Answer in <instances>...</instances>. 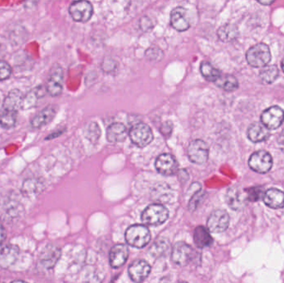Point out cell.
<instances>
[{"instance_id": "6da1fadb", "label": "cell", "mask_w": 284, "mask_h": 283, "mask_svg": "<svg viewBox=\"0 0 284 283\" xmlns=\"http://www.w3.org/2000/svg\"><path fill=\"white\" fill-rule=\"evenodd\" d=\"M125 240L130 246L142 248L148 244L151 240V233L144 225L136 224L128 228L125 232Z\"/></svg>"}, {"instance_id": "7a4b0ae2", "label": "cell", "mask_w": 284, "mask_h": 283, "mask_svg": "<svg viewBox=\"0 0 284 283\" xmlns=\"http://www.w3.org/2000/svg\"><path fill=\"white\" fill-rule=\"evenodd\" d=\"M246 58L248 64L253 68L266 67L271 60V53L268 45L258 43L248 50Z\"/></svg>"}, {"instance_id": "3957f363", "label": "cell", "mask_w": 284, "mask_h": 283, "mask_svg": "<svg viewBox=\"0 0 284 283\" xmlns=\"http://www.w3.org/2000/svg\"><path fill=\"white\" fill-rule=\"evenodd\" d=\"M169 217V212L162 204L154 203L148 206L141 214V220L147 225H160Z\"/></svg>"}, {"instance_id": "277c9868", "label": "cell", "mask_w": 284, "mask_h": 283, "mask_svg": "<svg viewBox=\"0 0 284 283\" xmlns=\"http://www.w3.org/2000/svg\"><path fill=\"white\" fill-rule=\"evenodd\" d=\"M129 136L132 143L141 148L148 146L154 139L151 127L142 122L136 124L130 129Z\"/></svg>"}, {"instance_id": "5b68a950", "label": "cell", "mask_w": 284, "mask_h": 283, "mask_svg": "<svg viewBox=\"0 0 284 283\" xmlns=\"http://www.w3.org/2000/svg\"><path fill=\"white\" fill-rule=\"evenodd\" d=\"M188 157L192 163L204 164L209 158V146L200 139L191 141L188 146Z\"/></svg>"}, {"instance_id": "8992f818", "label": "cell", "mask_w": 284, "mask_h": 283, "mask_svg": "<svg viewBox=\"0 0 284 283\" xmlns=\"http://www.w3.org/2000/svg\"><path fill=\"white\" fill-rule=\"evenodd\" d=\"M248 164L253 171L265 174L269 172L273 166V159L270 154L267 151H257L250 156Z\"/></svg>"}, {"instance_id": "52a82bcc", "label": "cell", "mask_w": 284, "mask_h": 283, "mask_svg": "<svg viewBox=\"0 0 284 283\" xmlns=\"http://www.w3.org/2000/svg\"><path fill=\"white\" fill-rule=\"evenodd\" d=\"M69 13L74 21L86 23L93 14V7L87 1H76L69 7Z\"/></svg>"}, {"instance_id": "ba28073f", "label": "cell", "mask_w": 284, "mask_h": 283, "mask_svg": "<svg viewBox=\"0 0 284 283\" xmlns=\"http://www.w3.org/2000/svg\"><path fill=\"white\" fill-rule=\"evenodd\" d=\"M284 121V112L279 107H269L261 116V121L268 130H276Z\"/></svg>"}, {"instance_id": "9c48e42d", "label": "cell", "mask_w": 284, "mask_h": 283, "mask_svg": "<svg viewBox=\"0 0 284 283\" xmlns=\"http://www.w3.org/2000/svg\"><path fill=\"white\" fill-rule=\"evenodd\" d=\"M196 257V252L190 245L180 242L175 245L172 251V260L179 266H186Z\"/></svg>"}, {"instance_id": "30bf717a", "label": "cell", "mask_w": 284, "mask_h": 283, "mask_svg": "<svg viewBox=\"0 0 284 283\" xmlns=\"http://www.w3.org/2000/svg\"><path fill=\"white\" fill-rule=\"evenodd\" d=\"M63 72L59 65H55L52 68L50 77L46 84V91L50 96H58L63 91Z\"/></svg>"}, {"instance_id": "8fae6325", "label": "cell", "mask_w": 284, "mask_h": 283, "mask_svg": "<svg viewBox=\"0 0 284 283\" xmlns=\"http://www.w3.org/2000/svg\"><path fill=\"white\" fill-rule=\"evenodd\" d=\"M230 224V216L224 210L214 211L209 216L207 226L209 231L219 234L225 231Z\"/></svg>"}, {"instance_id": "7c38bea8", "label": "cell", "mask_w": 284, "mask_h": 283, "mask_svg": "<svg viewBox=\"0 0 284 283\" xmlns=\"http://www.w3.org/2000/svg\"><path fill=\"white\" fill-rule=\"evenodd\" d=\"M248 201L247 193L240 188H230L227 192V203L234 210H242L247 206Z\"/></svg>"}, {"instance_id": "4fadbf2b", "label": "cell", "mask_w": 284, "mask_h": 283, "mask_svg": "<svg viewBox=\"0 0 284 283\" xmlns=\"http://www.w3.org/2000/svg\"><path fill=\"white\" fill-rule=\"evenodd\" d=\"M155 165L157 171L165 176L173 175L178 170L177 161L170 154H162L158 156Z\"/></svg>"}, {"instance_id": "5bb4252c", "label": "cell", "mask_w": 284, "mask_h": 283, "mask_svg": "<svg viewBox=\"0 0 284 283\" xmlns=\"http://www.w3.org/2000/svg\"><path fill=\"white\" fill-rule=\"evenodd\" d=\"M130 279L135 283H141L151 273V266L145 260H137L134 262L128 270Z\"/></svg>"}, {"instance_id": "9a60e30c", "label": "cell", "mask_w": 284, "mask_h": 283, "mask_svg": "<svg viewBox=\"0 0 284 283\" xmlns=\"http://www.w3.org/2000/svg\"><path fill=\"white\" fill-rule=\"evenodd\" d=\"M170 24L179 32H185L190 29L191 24L187 16V11L182 7H177L170 13Z\"/></svg>"}, {"instance_id": "2e32d148", "label": "cell", "mask_w": 284, "mask_h": 283, "mask_svg": "<svg viewBox=\"0 0 284 283\" xmlns=\"http://www.w3.org/2000/svg\"><path fill=\"white\" fill-rule=\"evenodd\" d=\"M128 257L129 250L124 244H117L112 247L110 252V263L113 268H118L125 264Z\"/></svg>"}, {"instance_id": "e0dca14e", "label": "cell", "mask_w": 284, "mask_h": 283, "mask_svg": "<svg viewBox=\"0 0 284 283\" xmlns=\"http://www.w3.org/2000/svg\"><path fill=\"white\" fill-rule=\"evenodd\" d=\"M19 255V248L16 245H7L0 252V268H10L15 263Z\"/></svg>"}, {"instance_id": "ac0fdd59", "label": "cell", "mask_w": 284, "mask_h": 283, "mask_svg": "<svg viewBox=\"0 0 284 283\" xmlns=\"http://www.w3.org/2000/svg\"><path fill=\"white\" fill-rule=\"evenodd\" d=\"M61 251L59 248L50 245L46 247L40 255V260L41 264L45 268L50 269L53 268L60 257Z\"/></svg>"}, {"instance_id": "d6986e66", "label": "cell", "mask_w": 284, "mask_h": 283, "mask_svg": "<svg viewBox=\"0 0 284 283\" xmlns=\"http://www.w3.org/2000/svg\"><path fill=\"white\" fill-rule=\"evenodd\" d=\"M263 202L269 208L278 209L284 206V193L277 189H269L263 195Z\"/></svg>"}, {"instance_id": "ffe728a7", "label": "cell", "mask_w": 284, "mask_h": 283, "mask_svg": "<svg viewBox=\"0 0 284 283\" xmlns=\"http://www.w3.org/2000/svg\"><path fill=\"white\" fill-rule=\"evenodd\" d=\"M127 135V129L122 123H113L107 129V139L111 143L122 142Z\"/></svg>"}, {"instance_id": "44dd1931", "label": "cell", "mask_w": 284, "mask_h": 283, "mask_svg": "<svg viewBox=\"0 0 284 283\" xmlns=\"http://www.w3.org/2000/svg\"><path fill=\"white\" fill-rule=\"evenodd\" d=\"M269 131L261 123H253L248 130V137L253 143H259L269 137Z\"/></svg>"}, {"instance_id": "7402d4cb", "label": "cell", "mask_w": 284, "mask_h": 283, "mask_svg": "<svg viewBox=\"0 0 284 283\" xmlns=\"http://www.w3.org/2000/svg\"><path fill=\"white\" fill-rule=\"evenodd\" d=\"M24 96L21 91L18 89H14L8 94L3 102V110L11 111V112H18V110L22 107Z\"/></svg>"}, {"instance_id": "603a6c76", "label": "cell", "mask_w": 284, "mask_h": 283, "mask_svg": "<svg viewBox=\"0 0 284 283\" xmlns=\"http://www.w3.org/2000/svg\"><path fill=\"white\" fill-rule=\"evenodd\" d=\"M56 115V111L52 107H47L34 117L32 120V125L34 128H41L52 121Z\"/></svg>"}, {"instance_id": "cb8c5ba5", "label": "cell", "mask_w": 284, "mask_h": 283, "mask_svg": "<svg viewBox=\"0 0 284 283\" xmlns=\"http://www.w3.org/2000/svg\"><path fill=\"white\" fill-rule=\"evenodd\" d=\"M194 240L196 246L200 248L209 247L213 243V239L209 234V230L202 226L196 228L194 234Z\"/></svg>"}, {"instance_id": "d4e9b609", "label": "cell", "mask_w": 284, "mask_h": 283, "mask_svg": "<svg viewBox=\"0 0 284 283\" xmlns=\"http://www.w3.org/2000/svg\"><path fill=\"white\" fill-rule=\"evenodd\" d=\"M45 89L42 86H38L33 91H29L24 96L22 102V109L27 110L34 107L36 105L38 100L40 97L44 96Z\"/></svg>"}, {"instance_id": "484cf974", "label": "cell", "mask_w": 284, "mask_h": 283, "mask_svg": "<svg viewBox=\"0 0 284 283\" xmlns=\"http://www.w3.org/2000/svg\"><path fill=\"white\" fill-rule=\"evenodd\" d=\"M239 35L237 27L234 24H224L218 30L219 39L224 42H232Z\"/></svg>"}, {"instance_id": "4316f807", "label": "cell", "mask_w": 284, "mask_h": 283, "mask_svg": "<svg viewBox=\"0 0 284 283\" xmlns=\"http://www.w3.org/2000/svg\"><path fill=\"white\" fill-rule=\"evenodd\" d=\"M217 86L224 91H234L239 87V82L235 77L232 75H221V77L215 81Z\"/></svg>"}, {"instance_id": "83f0119b", "label": "cell", "mask_w": 284, "mask_h": 283, "mask_svg": "<svg viewBox=\"0 0 284 283\" xmlns=\"http://www.w3.org/2000/svg\"><path fill=\"white\" fill-rule=\"evenodd\" d=\"M201 73L206 80L214 82H215L222 75L220 71L214 68L210 63L207 62L201 63Z\"/></svg>"}, {"instance_id": "f1b7e54d", "label": "cell", "mask_w": 284, "mask_h": 283, "mask_svg": "<svg viewBox=\"0 0 284 283\" xmlns=\"http://www.w3.org/2000/svg\"><path fill=\"white\" fill-rule=\"evenodd\" d=\"M42 186L38 179H29L25 180L22 188V192L27 196L38 195L41 192Z\"/></svg>"}, {"instance_id": "f546056e", "label": "cell", "mask_w": 284, "mask_h": 283, "mask_svg": "<svg viewBox=\"0 0 284 283\" xmlns=\"http://www.w3.org/2000/svg\"><path fill=\"white\" fill-rule=\"evenodd\" d=\"M279 71L275 65L266 66L260 71V78L266 83H272L279 77Z\"/></svg>"}, {"instance_id": "4dcf8cb0", "label": "cell", "mask_w": 284, "mask_h": 283, "mask_svg": "<svg viewBox=\"0 0 284 283\" xmlns=\"http://www.w3.org/2000/svg\"><path fill=\"white\" fill-rule=\"evenodd\" d=\"M17 112L3 110L0 113V125L4 128H11L15 125Z\"/></svg>"}, {"instance_id": "1f68e13d", "label": "cell", "mask_w": 284, "mask_h": 283, "mask_svg": "<svg viewBox=\"0 0 284 283\" xmlns=\"http://www.w3.org/2000/svg\"><path fill=\"white\" fill-rule=\"evenodd\" d=\"M101 135V130L97 123H91L86 128V137L92 142L97 141Z\"/></svg>"}, {"instance_id": "d6a6232c", "label": "cell", "mask_w": 284, "mask_h": 283, "mask_svg": "<svg viewBox=\"0 0 284 283\" xmlns=\"http://www.w3.org/2000/svg\"><path fill=\"white\" fill-rule=\"evenodd\" d=\"M146 57L147 59L152 62H158L164 57L162 50L160 49L159 47H151L146 50Z\"/></svg>"}, {"instance_id": "836d02e7", "label": "cell", "mask_w": 284, "mask_h": 283, "mask_svg": "<svg viewBox=\"0 0 284 283\" xmlns=\"http://www.w3.org/2000/svg\"><path fill=\"white\" fill-rule=\"evenodd\" d=\"M12 74V68L8 63L0 61V81L8 79Z\"/></svg>"}, {"instance_id": "e575fe53", "label": "cell", "mask_w": 284, "mask_h": 283, "mask_svg": "<svg viewBox=\"0 0 284 283\" xmlns=\"http://www.w3.org/2000/svg\"><path fill=\"white\" fill-rule=\"evenodd\" d=\"M247 193V196H248V201H258L262 195V190L259 188H252V189H248L246 190Z\"/></svg>"}, {"instance_id": "d590c367", "label": "cell", "mask_w": 284, "mask_h": 283, "mask_svg": "<svg viewBox=\"0 0 284 283\" xmlns=\"http://www.w3.org/2000/svg\"><path fill=\"white\" fill-rule=\"evenodd\" d=\"M160 243H155L153 247H151V253L156 257L157 255L162 254V252L166 249V244L163 242H159Z\"/></svg>"}, {"instance_id": "8d00e7d4", "label": "cell", "mask_w": 284, "mask_h": 283, "mask_svg": "<svg viewBox=\"0 0 284 283\" xmlns=\"http://www.w3.org/2000/svg\"><path fill=\"white\" fill-rule=\"evenodd\" d=\"M140 26H141V30H143L144 32L150 31L151 29H153V24L151 19L147 17H143L141 18L140 21Z\"/></svg>"}, {"instance_id": "74e56055", "label": "cell", "mask_w": 284, "mask_h": 283, "mask_svg": "<svg viewBox=\"0 0 284 283\" xmlns=\"http://www.w3.org/2000/svg\"><path fill=\"white\" fill-rule=\"evenodd\" d=\"M201 196H203V192L200 190L198 192H196L193 197H192L191 202H190V205H189L191 210H195V208H196V207L198 205L199 202H200V200H201Z\"/></svg>"}, {"instance_id": "f35d334b", "label": "cell", "mask_w": 284, "mask_h": 283, "mask_svg": "<svg viewBox=\"0 0 284 283\" xmlns=\"http://www.w3.org/2000/svg\"><path fill=\"white\" fill-rule=\"evenodd\" d=\"M277 143L279 145V147L280 148V150L284 152V130H283V131L280 133V135H279L278 140H277Z\"/></svg>"}, {"instance_id": "ab89813d", "label": "cell", "mask_w": 284, "mask_h": 283, "mask_svg": "<svg viewBox=\"0 0 284 283\" xmlns=\"http://www.w3.org/2000/svg\"><path fill=\"white\" fill-rule=\"evenodd\" d=\"M6 239V231L5 229L3 228L2 224H0V245L3 243V241Z\"/></svg>"}, {"instance_id": "60d3db41", "label": "cell", "mask_w": 284, "mask_h": 283, "mask_svg": "<svg viewBox=\"0 0 284 283\" xmlns=\"http://www.w3.org/2000/svg\"><path fill=\"white\" fill-rule=\"evenodd\" d=\"M261 4H263V5H270L272 3H274V1H258Z\"/></svg>"}, {"instance_id": "b9f144b4", "label": "cell", "mask_w": 284, "mask_h": 283, "mask_svg": "<svg viewBox=\"0 0 284 283\" xmlns=\"http://www.w3.org/2000/svg\"><path fill=\"white\" fill-rule=\"evenodd\" d=\"M26 283V282H24V281H14V282H13V283Z\"/></svg>"}, {"instance_id": "7bdbcfd3", "label": "cell", "mask_w": 284, "mask_h": 283, "mask_svg": "<svg viewBox=\"0 0 284 283\" xmlns=\"http://www.w3.org/2000/svg\"><path fill=\"white\" fill-rule=\"evenodd\" d=\"M282 68H283V71L284 72V59L283 60V62H282Z\"/></svg>"}, {"instance_id": "ee69618b", "label": "cell", "mask_w": 284, "mask_h": 283, "mask_svg": "<svg viewBox=\"0 0 284 283\" xmlns=\"http://www.w3.org/2000/svg\"><path fill=\"white\" fill-rule=\"evenodd\" d=\"M185 283V282H182V283Z\"/></svg>"}]
</instances>
